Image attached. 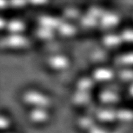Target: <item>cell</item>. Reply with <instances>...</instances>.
Segmentation results:
<instances>
[{
  "mask_svg": "<svg viewBox=\"0 0 133 133\" xmlns=\"http://www.w3.org/2000/svg\"><path fill=\"white\" fill-rule=\"evenodd\" d=\"M120 77L123 80L131 81L133 79V71L130 70H123L120 73Z\"/></svg>",
  "mask_w": 133,
  "mask_h": 133,
  "instance_id": "e0dca14e",
  "label": "cell"
},
{
  "mask_svg": "<svg viewBox=\"0 0 133 133\" xmlns=\"http://www.w3.org/2000/svg\"><path fill=\"white\" fill-rule=\"evenodd\" d=\"M36 36L42 40H50L54 36V30L39 25L36 31Z\"/></svg>",
  "mask_w": 133,
  "mask_h": 133,
  "instance_id": "7c38bea8",
  "label": "cell"
},
{
  "mask_svg": "<svg viewBox=\"0 0 133 133\" xmlns=\"http://www.w3.org/2000/svg\"><path fill=\"white\" fill-rule=\"evenodd\" d=\"M103 41L104 45L107 46H115L120 43L121 40L119 36L114 35H109L105 36Z\"/></svg>",
  "mask_w": 133,
  "mask_h": 133,
  "instance_id": "5bb4252c",
  "label": "cell"
},
{
  "mask_svg": "<svg viewBox=\"0 0 133 133\" xmlns=\"http://www.w3.org/2000/svg\"><path fill=\"white\" fill-rule=\"evenodd\" d=\"M25 1H9V5H11L14 7H21L25 5Z\"/></svg>",
  "mask_w": 133,
  "mask_h": 133,
  "instance_id": "d6986e66",
  "label": "cell"
},
{
  "mask_svg": "<svg viewBox=\"0 0 133 133\" xmlns=\"http://www.w3.org/2000/svg\"><path fill=\"white\" fill-rule=\"evenodd\" d=\"M11 125V121L5 115H1L0 117V128L2 130H7Z\"/></svg>",
  "mask_w": 133,
  "mask_h": 133,
  "instance_id": "2e32d148",
  "label": "cell"
},
{
  "mask_svg": "<svg viewBox=\"0 0 133 133\" xmlns=\"http://www.w3.org/2000/svg\"><path fill=\"white\" fill-rule=\"evenodd\" d=\"M122 37L124 40L133 42V31L128 30L125 31L123 33Z\"/></svg>",
  "mask_w": 133,
  "mask_h": 133,
  "instance_id": "ac0fdd59",
  "label": "cell"
},
{
  "mask_svg": "<svg viewBox=\"0 0 133 133\" xmlns=\"http://www.w3.org/2000/svg\"><path fill=\"white\" fill-rule=\"evenodd\" d=\"M57 29L60 34L65 36H71L76 31L75 27L71 24L62 21Z\"/></svg>",
  "mask_w": 133,
  "mask_h": 133,
  "instance_id": "30bf717a",
  "label": "cell"
},
{
  "mask_svg": "<svg viewBox=\"0 0 133 133\" xmlns=\"http://www.w3.org/2000/svg\"><path fill=\"white\" fill-rule=\"evenodd\" d=\"M25 28V23L18 18H14L7 21L5 27L8 33L11 34H23Z\"/></svg>",
  "mask_w": 133,
  "mask_h": 133,
  "instance_id": "5b68a950",
  "label": "cell"
},
{
  "mask_svg": "<svg viewBox=\"0 0 133 133\" xmlns=\"http://www.w3.org/2000/svg\"><path fill=\"white\" fill-rule=\"evenodd\" d=\"M22 100L31 109H49L51 104L49 97L42 92L36 90H28L25 92L22 95Z\"/></svg>",
  "mask_w": 133,
  "mask_h": 133,
  "instance_id": "6da1fadb",
  "label": "cell"
},
{
  "mask_svg": "<svg viewBox=\"0 0 133 133\" xmlns=\"http://www.w3.org/2000/svg\"><path fill=\"white\" fill-rule=\"evenodd\" d=\"M47 65L52 70L56 71H62L68 67L70 61L64 54L56 53L52 54L48 58Z\"/></svg>",
  "mask_w": 133,
  "mask_h": 133,
  "instance_id": "3957f363",
  "label": "cell"
},
{
  "mask_svg": "<svg viewBox=\"0 0 133 133\" xmlns=\"http://www.w3.org/2000/svg\"><path fill=\"white\" fill-rule=\"evenodd\" d=\"M47 1H31L30 2H31L35 5H40L41 4H43L45 2H46Z\"/></svg>",
  "mask_w": 133,
  "mask_h": 133,
  "instance_id": "ffe728a7",
  "label": "cell"
},
{
  "mask_svg": "<svg viewBox=\"0 0 133 133\" xmlns=\"http://www.w3.org/2000/svg\"><path fill=\"white\" fill-rule=\"evenodd\" d=\"M94 81L91 78H83L79 79L76 84V90L82 91L90 92Z\"/></svg>",
  "mask_w": 133,
  "mask_h": 133,
  "instance_id": "8fae6325",
  "label": "cell"
},
{
  "mask_svg": "<svg viewBox=\"0 0 133 133\" xmlns=\"http://www.w3.org/2000/svg\"><path fill=\"white\" fill-rule=\"evenodd\" d=\"M61 21L55 16L51 15H44L39 19V25L55 30L57 28Z\"/></svg>",
  "mask_w": 133,
  "mask_h": 133,
  "instance_id": "52a82bcc",
  "label": "cell"
},
{
  "mask_svg": "<svg viewBox=\"0 0 133 133\" xmlns=\"http://www.w3.org/2000/svg\"><path fill=\"white\" fill-rule=\"evenodd\" d=\"M48 109L39 108L31 109L28 114V117L31 122L35 124H43L50 119Z\"/></svg>",
  "mask_w": 133,
  "mask_h": 133,
  "instance_id": "277c9868",
  "label": "cell"
},
{
  "mask_svg": "<svg viewBox=\"0 0 133 133\" xmlns=\"http://www.w3.org/2000/svg\"><path fill=\"white\" fill-rule=\"evenodd\" d=\"M28 43L27 37L23 34L8 33L1 41V45L4 48L19 49L25 47Z\"/></svg>",
  "mask_w": 133,
  "mask_h": 133,
  "instance_id": "7a4b0ae2",
  "label": "cell"
},
{
  "mask_svg": "<svg viewBox=\"0 0 133 133\" xmlns=\"http://www.w3.org/2000/svg\"><path fill=\"white\" fill-rule=\"evenodd\" d=\"M76 123L80 129L87 132L95 126L92 116L87 115L79 117L76 121Z\"/></svg>",
  "mask_w": 133,
  "mask_h": 133,
  "instance_id": "9c48e42d",
  "label": "cell"
},
{
  "mask_svg": "<svg viewBox=\"0 0 133 133\" xmlns=\"http://www.w3.org/2000/svg\"><path fill=\"white\" fill-rule=\"evenodd\" d=\"M130 92L133 95V85L130 88Z\"/></svg>",
  "mask_w": 133,
  "mask_h": 133,
  "instance_id": "44dd1931",
  "label": "cell"
},
{
  "mask_svg": "<svg viewBox=\"0 0 133 133\" xmlns=\"http://www.w3.org/2000/svg\"><path fill=\"white\" fill-rule=\"evenodd\" d=\"M119 63L125 65H133V53L123 54L118 58Z\"/></svg>",
  "mask_w": 133,
  "mask_h": 133,
  "instance_id": "9a60e30c",
  "label": "cell"
},
{
  "mask_svg": "<svg viewBox=\"0 0 133 133\" xmlns=\"http://www.w3.org/2000/svg\"><path fill=\"white\" fill-rule=\"evenodd\" d=\"M113 73L111 70L106 68H99L94 70L92 79L94 81L104 82L111 79Z\"/></svg>",
  "mask_w": 133,
  "mask_h": 133,
  "instance_id": "8992f818",
  "label": "cell"
},
{
  "mask_svg": "<svg viewBox=\"0 0 133 133\" xmlns=\"http://www.w3.org/2000/svg\"><path fill=\"white\" fill-rule=\"evenodd\" d=\"M101 23L104 27H110L117 24L118 18L116 15L103 13L101 17Z\"/></svg>",
  "mask_w": 133,
  "mask_h": 133,
  "instance_id": "4fadbf2b",
  "label": "cell"
},
{
  "mask_svg": "<svg viewBox=\"0 0 133 133\" xmlns=\"http://www.w3.org/2000/svg\"><path fill=\"white\" fill-rule=\"evenodd\" d=\"M90 99V92L82 91L76 90L73 95L72 101L74 104L76 105H85L89 102Z\"/></svg>",
  "mask_w": 133,
  "mask_h": 133,
  "instance_id": "ba28073f",
  "label": "cell"
}]
</instances>
